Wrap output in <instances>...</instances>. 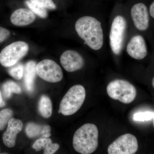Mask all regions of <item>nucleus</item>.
I'll list each match as a JSON object with an SVG mask.
<instances>
[{
  "instance_id": "obj_1",
  "label": "nucleus",
  "mask_w": 154,
  "mask_h": 154,
  "mask_svg": "<svg viewBox=\"0 0 154 154\" xmlns=\"http://www.w3.org/2000/svg\"><path fill=\"white\" fill-rule=\"evenodd\" d=\"M79 36L91 49L99 50L104 43V34L101 22L94 17L85 16L79 18L75 24Z\"/></svg>"
},
{
  "instance_id": "obj_2",
  "label": "nucleus",
  "mask_w": 154,
  "mask_h": 154,
  "mask_svg": "<svg viewBox=\"0 0 154 154\" xmlns=\"http://www.w3.org/2000/svg\"><path fill=\"white\" fill-rule=\"evenodd\" d=\"M99 131L95 125L87 123L75 132L73 138V146L82 154H90L98 147Z\"/></svg>"
},
{
  "instance_id": "obj_3",
  "label": "nucleus",
  "mask_w": 154,
  "mask_h": 154,
  "mask_svg": "<svg viewBox=\"0 0 154 154\" xmlns=\"http://www.w3.org/2000/svg\"><path fill=\"white\" fill-rule=\"evenodd\" d=\"M85 98L86 91L83 86H72L61 101L58 113L64 116L73 115L79 110Z\"/></svg>"
},
{
  "instance_id": "obj_4",
  "label": "nucleus",
  "mask_w": 154,
  "mask_h": 154,
  "mask_svg": "<svg viewBox=\"0 0 154 154\" xmlns=\"http://www.w3.org/2000/svg\"><path fill=\"white\" fill-rule=\"evenodd\" d=\"M107 92L111 99L118 100L125 104H130L133 102L137 95L134 86L128 81L122 79L110 82L107 86Z\"/></svg>"
},
{
  "instance_id": "obj_5",
  "label": "nucleus",
  "mask_w": 154,
  "mask_h": 154,
  "mask_svg": "<svg viewBox=\"0 0 154 154\" xmlns=\"http://www.w3.org/2000/svg\"><path fill=\"white\" fill-rule=\"evenodd\" d=\"M29 49V45L25 42H13L1 51L0 63L5 67L13 66L28 54Z\"/></svg>"
},
{
  "instance_id": "obj_6",
  "label": "nucleus",
  "mask_w": 154,
  "mask_h": 154,
  "mask_svg": "<svg viewBox=\"0 0 154 154\" xmlns=\"http://www.w3.org/2000/svg\"><path fill=\"white\" fill-rule=\"evenodd\" d=\"M127 22L121 16L115 17L111 24L110 35V44L112 52L118 55L121 52L126 30Z\"/></svg>"
},
{
  "instance_id": "obj_7",
  "label": "nucleus",
  "mask_w": 154,
  "mask_h": 154,
  "mask_svg": "<svg viewBox=\"0 0 154 154\" xmlns=\"http://www.w3.org/2000/svg\"><path fill=\"white\" fill-rule=\"evenodd\" d=\"M36 74L46 82L57 83L63 78L62 70L54 61L45 59L41 61L36 66Z\"/></svg>"
},
{
  "instance_id": "obj_8",
  "label": "nucleus",
  "mask_w": 154,
  "mask_h": 154,
  "mask_svg": "<svg viewBox=\"0 0 154 154\" xmlns=\"http://www.w3.org/2000/svg\"><path fill=\"white\" fill-rule=\"evenodd\" d=\"M137 139L134 135H122L110 144L107 149L109 154H133L137 152Z\"/></svg>"
},
{
  "instance_id": "obj_9",
  "label": "nucleus",
  "mask_w": 154,
  "mask_h": 154,
  "mask_svg": "<svg viewBox=\"0 0 154 154\" xmlns=\"http://www.w3.org/2000/svg\"><path fill=\"white\" fill-rule=\"evenodd\" d=\"M60 62L64 69L69 72L81 69L85 64L82 56L79 53L71 50H67L62 54Z\"/></svg>"
},
{
  "instance_id": "obj_10",
  "label": "nucleus",
  "mask_w": 154,
  "mask_h": 154,
  "mask_svg": "<svg viewBox=\"0 0 154 154\" xmlns=\"http://www.w3.org/2000/svg\"><path fill=\"white\" fill-rule=\"evenodd\" d=\"M131 16L134 24L138 30L144 31L149 26V15L147 8L143 3H138L133 6Z\"/></svg>"
},
{
  "instance_id": "obj_11",
  "label": "nucleus",
  "mask_w": 154,
  "mask_h": 154,
  "mask_svg": "<svg viewBox=\"0 0 154 154\" xmlns=\"http://www.w3.org/2000/svg\"><path fill=\"white\" fill-rule=\"evenodd\" d=\"M130 56L137 60L143 59L147 54V49L144 38L140 35L133 36L126 47Z\"/></svg>"
},
{
  "instance_id": "obj_12",
  "label": "nucleus",
  "mask_w": 154,
  "mask_h": 154,
  "mask_svg": "<svg viewBox=\"0 0 154 154\" xmlns=\"http://www.w3.org/2000/svg\"><path fill=\"white\" fill-rule=\"evenodd\" d=\"M23 123L21 120L11 118L8 122V128L3 135V141L6 146L13 148L16 145L17 135L22 130Z\"/></svg>"
},
{
  "instance_id": "obj_13",
  "label": "nucleus",
  "mask_w": 154,
  "mask_h": 154,
  "mask_svg": "<svg viewBox=\"0 0 154 154\" xmlns=\"http://www.w3.org/2000/svg\"><path fill=\"white\" fill-rule=\"evenodd\" d=\"M35 14L30 9L19 8L11 15V21L15 26L22 27L32 24L36 20Z\"/></svg>"
},
{
  "instance_id": "obj_14",
  "label": "nucleus",
  "mask_w": 154,
  "mask_h": 154,
  "mask_svg": "<svg viewBox=\"0 0 154 154\" xmlns=\"http://www.w3.org/2000/svg\"><path fill=\"white\" fill-rule=\"evenodd\" d=\"M25 131L27 135L31 138H48L51 135V128L49 125H40L33 122L28 123Z\"/></svg>"
},
{
  "instance_id": "obj_15",
  "label": "nucleus",
  "mask_w": 154,
  "mask_h": 154,
  "mask_svg": "<svg viewBox=\"0 0 154 154\" xmlns=\"http://www.w3.org/2000/svg\"><path fill=\"white\" fill-rule=\"evenodd\" d=\"M36 64L33 61H29L25 64L24 69V83L27 91H33L36 74Z\"/></svg>"
},
{
  "instance_id": "obj_16",
  "label": "nucleus",
  "mask_w": 154,
  "mask_h": 154,
  "mask_svg": "<svg viewBox=\"0 0 154 154\" xmlns=\"http://www.w3.org/2000/svg\"><path fill=\"white\" fill-rule=\"evenodd\" d=\"M33 149L36 152L43 149L45 154L54 153L59 149L57 143H53L52 141L48 138H41L36 141L33 145Z\"/></svg>"
},
{
  "instance_id": "obj_17",
  "label": "nucleus",
  "mask_w": 154,
  "mask_h": 154,
  "mask_svg": "<svg viewBox=\"0 0 154 154\" xmlns=\"http://www.w3.org/2000/svg\"><path fill=\"white\" fill-rule=\"evenodd\" d=\"M38 111L42 117L48 118L52 113V105L49 97L43 95L40 97L38 102Z\"/></svg>"
},
{
  "instance_id": "obj_18",
  "label": "nucleus",
  "mask_w": 154,
  "mask_h": 154,
  "mask_svg": "<svg viewBox=\"0 0 154 154\" xmlns=\"http://www.w3.org/2000/svg\"><path fill=\"white\" fill-rule=\"evenodd\" d=\"M3 96L6 99L11 98L13 94H20L22 93V89L16 82L8 81L3 84L2 87Z\"/></svg>"
},
{
  "instance_id": "obj_19",
  "label": "nucleus",
  "mask_w": 154,
  "mask_h": 154,
  "mask_svg": "<svg viewBox=\"0 0 154 154\" xmlns=\"http://www.w3.org/2000/svg\"><path fill=\"white\" fill-rule=\"evenodd\" d=\"M25 3L29 9L31 10L35 15H37L38 17L42 19L47 18L48 14L46 9L43 8L33 4L31 2L30 0H26L25 1Z\"/></svg>"
},
{
  "instance_id": "obj_20",
  "label": "nucleus",
  "mask_w": 154,
  "mask_h": 154,
  "mask_svg": "<svg viewBox=\"0 0 154 154\" xmlns=\"http://www.w3.org/2000/svg\"><path fill=\"white\" fill-rule=\"evenodd\" d=\"M9 68L8 72L11 76L17 80L22 79L24 73V67L22 64L17 63Z\"/></svg>"
},
{
  "instance_id": "obj_21",
  "label": "nucleus",
  "mask_w": 154,
  "mask_h": 154,
  "mask_svg": "<svg viewBox=\"0 0 154 154\" xmlns=\"http://www.w3.org/2000/svg\"><path fill=\"white\" fill-rule=\"evenodd\" d=\"M13 115V111L10 109H3L0 111V131L5 129Z\"/></svg>"
},
{
  "instance_id": "obj_22",
  "label": "nucleus",
  "mask_w": 154,
  "mask_h": 154,
  "mask_svg": "<svg viewBox=\"0 0 154 154\" xmlns=\"http://www.w3.org/2000/svg\"><path fill=\"white\" fill-rule=\"evenodd\" d=\"M154 113L150 111L137 112L133 115L135 121L144 122L151 120L153 117Z\"/></svg>"
},
{
  "instance_id": "obj_23",
  "label": "nucleus",
  "mask_w": 154,
  "mask_h": 154,
  "mask_svg": "<svg viewBox=\"0 0 154 154\" xmlns=\"http://www.w3.org/2000/svg\"><path fill=\"white\" fill-rule=\"evenodd\" d=\"M30 1L33 4L46 10H55L57 8L53 0H30Z\"/></svg>"
},
{
  "instance_id": "obj_24",
  "label": "nucleus",
  "mask_w": 154,
  "mask_h": 154,
  "mask_svg": "<svg viewBox=\"0 0 154 154\" xmlns=\"http://www.w3.org/2000/svg\"><path fill=\"white\" fill-rule=\"evenodd\" d=\"M11 36V32L5 28L0 27V43L4 42Z\"/></svg>"
},
{
  "instance_id": "obj_25",
  "label": "nucleus",
  "mask_w": 154,
  "mask_h": 154,
  "mask_svg": "<svg viewBox=\"0 0 154 154\" xmlns=\"http://www.w3.org/2000/svg\"><path fill=\"white\" fill-rule=\"evenodd\" d=\"M149 14L150 16L154 19V1L150 6Z\"/></svg>"
},
{
  "instance_id": "obj_26",
  "label": "nucleus",
  "mask_w": 154,
  "mask_h": 154,
  "mask_svg": "<svg viewBox=\"0 0 154 154\" xmlns=\"http://www.w3.org/2000/svg\"><path fill=\"white\" fill-rule=\"evenodd\" d=\"M5 102L3 100L2 94V91L0 90V107H5Z\"/></svg>"
},
{
  "instance_id": "obj_27",
  "label": "nucleus",
  "mask_w": 154,
  "mask_h": 154,
  "mask_svg": "<svg viewBox=\"0 0 154 154\" xmlns=\"http://www.w3.org/2000/svg\"><path fill=\"white\" fill-rule=\"evenodd\" d=\"M152 85L153 87L154 88V78L152 80Z\"/></svg>"
},
{
  "instance_id": "obj_28",
  "label": "nucleus",
  "mask_w": 154,
  "mask_h": 154,
  "mask_svg": "<svg viewBox=\"0 0 154 154\" xmlns=\"http://www.w3.org/2000/svg\"><path fill=\"white\" fill-rule=\"evenodd\" d=\"M154 115H153V127L154 128Z\"/></svg>"
},
{
  "instance_id": "obj_29",
  "label": "nucleus",
  "mask_w": 154,
  "mask_h": 154,
  "mask_svg": "<svg viewBox=\"0 0 154 154\" xmlns=\"http://www.w3.org/2000/svg\"><path fill=\"white\" fill-rule=\"evenodd\" d=\"M0 153H1V150H0Z\"/></svg>"
}]
</instances>
